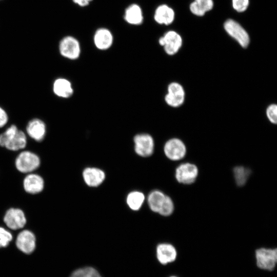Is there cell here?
<instances>
[{
  "label": "cell",
  "instance_id": "14",
  "mask_svg": "<svg viewBox=\"0 0 277 277\" xmlns=\"http://www.w3.org/2000/svg\"><path fill=\"white\" fill-rule=\"evenodd\" d=\"M156 258L162 265H166L174 262L177 256L175 248L169 243L159 244L156 249Z\"/></svg>",
  "mask_w": 277,
  "mask_h": 277
},
{
  "label": "cell",
  "instance_id": "21",
  "mask_svg": "<svg viewBox=\"0 0 277 277\" xmlns=\"http://www.w3.org/2000/svg\"><path fill=\"white\" fill-rule=\"evenodd\" d=\"M213 6L212 0H195L190 4V9L194 15L202 16L206 12L211 10Z\"/></svg>",
  "mask_w": 277,
  "mask_h": 277
},
{
  "label": "cell",
  "instance_id": "30",
  "mask_svg": "<svg viewBox=\"0 0 277 277\" xmlns=\"http://www.w3.org/2000/svg\"><path fill=\"white\" fill-rule=\"evenodd\" d=\"M8 120V115L4 109L0 107V128L4 126Z\"/></svg>",
  "mask_w": 277,
  "mask_h": 277
},
{
  "label": "cell",
  "instance_id": "19",
  "mask_svg": "<svg viewBox=\"0 0 277 277\" xmlns=\"http://www.w3.org/2000/svg\"><path fill=\"white\" fill-rule=\"evenodd\" d=\"M124 17L125 21L130 25L142 24L144 16L141 7L136 4H131L125 9Z\"/></svg>",
  "mask_w": 277,
  "mask_h": 277
},
{
  "label": "cell",
  "instance_id": "28",
  "mask_svg": "<svg viewBox=\"0 0 277 277\" xmlns=\"http://www.w3.org/2000/svg\"><path fill=\"white\" fill-rule=\"evenodd\" d=\"M266 116L269 121L272 124L277 123V106L272 104L268 106L266 111Z\"/></svg>",
  "mask_w": 277,
  "mask_h": 277
},
{
  "label": "cell",
  "instance_id": "29",
  "mask_svg": "<svg viewBox=\"0 0 277 277\" xmlns=\"http://www.w3.org/2000/svg\"><path fill=\"white\" fill-rule=\"evenodd\" d=\"M249 5V0H232V6L239 12L245 11Z\"/></svg>",
  "mask_w": 277,
  "mask_h": 277
},
{
  "label": "cell",
  "instance_id": "13",
  "mask_svg": "<svg viewBox=\"0 0 277 277\" xmlns=\"http://www.w3.org/2000/svg\"><path fill=\"white\" fill-rule=\"evenodd\" d=\"M93 43L96 48L100 50L109 49L113 43V34L107 28H99L94 33Z\"/></svg>",
  "mask_w": 277,
  "mask_h": 277
},
{
  "label": "cell",
  "instance_id": "16",
  "mask_svg": "<svg viewBox=\"0 0 277 277\" xmlns=\"http://www.w3.org/2000/svg\"><path fill=\"white\" fill-rule=\"evenodd\" d=\"M25 190L30 194H36L42 191L44 187L43 179L39 175L30 173L27 175L23 181Z\"/></svg>",
  "mask_w": 277,
  "mask_h": 277
},
{
  "label": "cell",
  "instance_id": "18",
  "mask_svg": "<svg viewBox=\"0 0 277 277\" xmlns=\"http://www.w3.org/2000/svg\"><path fill=\"white\" fill-rule=\"evenodd\" d=\"M175 13L174 10L165 4L159 6L154 14V21L159 24L168 25L174 21Z\"/></svg>",
  "mask_w": 277,
  "mask_h": 277
},
{
  "label": "cell",
  "instance_id": "15",
  "mask_svg": "<svg viewBox=\"0 0 277 277\" xmlns=\"http://www.w3.org/2000/svg\"><path fill=\"white\" fill-rule=\"evenodd\" d=\"M83 177L84 182L88 186L95 187L104 182L105 173L99 168L88 167L84 170Z\"/></svg>",
  "mask_w": 277,
  "mask_h": 277
},
{
  "label": "cell",
  "instance_id": "24",
  "mask_svg": "<svg viewBox=\"0 0 277 277\" xmlns=\"http://www.w3.org/2000/svg\"><path fill=\"white\" fill-rule=\"evenodd\" d=\"M233 172L235 182L239 186H242L246 184L251 173L248 168L243 166L234 167Z\"/></svg>",
  "mask_w": 277,
  "mask_h": 277
},
{
  "label": "cell",
  "instance_id": "1",
  "mask_svg": "<svg viewBox=\"0 0 277 277\" xmlns=\"http://www.w3.org/2000/svg\"><path fill=\"white\" fill-rule=\"evenodd\" d=\"M27 144L25 133L12 125L0 134V145L11 151L24 148Z\"/></svg>",
  "mask_w": 277,
  "mask_h": 277
},
{
  "label": "cell",
  "instance_id": "32",
  "mask_svg": "<svg viewBox=\"0 0 277 277\" xmlns=\"http://www.w3.org/2000/svg\"><path fill=\"white\" fill-rule=\"evenodd\" d=\"M170 277H177V276H174V275H172V276H171Z\"/></svg>",
  "mask_w": 277,
  "mask_h": 277
},
{
  "label": "cell",
  "instance_id": "31",
  "mask_svg": "<svg viewBox=\"0 0 277 277\" xmlns=\"http://www.w3.org/2000/svg\"><path fill=\"white\" fill-rule=\"evenodd\" d=\"M93 0H72L73 2L80 7H85L88 6Z\"/></svg>",
  "mask_w": 277,
  "mask_h": 277
},
{
  "label": "cell",
  "instance_id": "11",
  "mask_svg": "<svg viewBox=\"0 0 277 277\" xmlns=\"http://www.w3.org/2000/svg\"><path fill=\"white\" fill-rule=\"evenodd\" d=\"M4 222L10 229L18 230L23 228L26 224L25 215L20 209H9L4 216Z\"/></svg>",
  "mask_w": 277,
  "mask_h": 277
},
{
  "label": "cell",
  "instance_id": "10",
  "mask_svg": "<svg viewBox=\"0 0 277 277\" xmlns=\"http://www.w3.org/2000/svg\"><path fill=\"white\" fill-rule=\"evenodd\" d=\"M185 91L183 86L177 82H172L167 87V93L165 96V101L169 106L178 107L184 102Z\"/></svg>",
  "mask_w": 277,
  "mask_h": 277
},
{
  "label": "cell",
  "instance_id": "17",
  "mask_svg": "<svg viewBox=\"0 0 277 277\" xmlns=\"http://www.w3.org/2000/svg\"><path fill=\"white\" fill-rule=\"evenodd\" d=\"M26 131L28 135L32 139L39 142L42 141L45 136L46 126L42 120L34 118L28 123Z\"/></svg>",
  "mask_w": 277,
  "mask_h": 277
},
{
  "label": "cell",
  "instance_id": "25",
  "mask_svg": "<svg viewBox=\"0 0 277 277\" xmlns=\"http://www.w3.org/2000/svg\"><path fill=\"white\" fill-rule=\"evenodd\" d=\"M70 277H102L98 272L94 268L87 267L79 268L74 271Z\"/></svg>",
  "mask_w": 277,
  "mask_h": 277
},
{
  "label": "cell",
  "instance_id": "23",
  "mask_svg": "<svg viewBox=\"0 0 277 277\" xmlns=\"http://www.w3.org/2000/svg\"><path fill=\"white\" fill-rule=\"evenodd\" d=\"M144 200L145 195L142 192L134 191L128 194L126 202L131 209L136 211L141 208Z\"/></svg>",
  "mask_w": 277,
  "mask_h": 277
},
{
  "label": "cell",
  "instance_id": "22",
  "mask_svg": "<svg viewBox=\"0 0 277 277\" xmlns=\"http://www.w3.org/2000/svg\"><path fill=\"white\" fill-rule=\"evenodd\" d=\"M166 195L157 190L152 191L148 196V203L150 209L159 213L165 199Z\"/></svg>",
  "mask_w": 277,
  "mask_h": 277
},
{
  "label": "cell",
  "instance_id": "9",
  "mask_svg": "<svg viewBox=\"0 0 277 277\" xmlns=\"http://www.w3.org/2000/svg\"><path fill=\"white\" fill-rule=\"evenodd\" d=\"M186 151L185 144L177 138L169 139L164 146L165 155L172 161H179L183 159L186 155Z\"/></svg>",
  "mask_w": 277,
  "mask_h": 277
},
{
  "label": "cell",
  "instance_id": "7",
  "mask_svg": "<svg viewBox=\"0 0 277 277\" xmlns=\"http://www.w3.org/2000/svg\"><path fill=\"white\" fill-rule=\"evenodd\" d=\"M182 38L180 35L174 31H169L159 39V44L164 47L168 55L176 54L182 45Z\"/></svg>",
  "mask_w": 277,
  "mask_h": 277
},
{
  "label": "cell",
  "instance_id": "27",
  "mask_svg": "<svg viewBox=\"0 0 277 277\" xmlns=\"http://www.w3.org/2000/svg\"><path fill=\"white\" fill-rule=\"evenodd\" d=\"M12 239L13 236L10 232L0 227V248L8 246Z\"/></svg>",
  "mask_w": 277,
  "mask_h": 277
},
{
  "label": "cell",
  "instance_id": "8",
  "mask_svg": "<svg viewBox=\"0 0 277 277\" xmlns=\"http://www.w3.org/2000/svg\"><path fill=\"white\" fill-rule=\"evenodd\" d=\"M224 27L227 33L243 48L248 46L250 42L249 35L238 23L232 19H228L225 22Z\"/></svg>",
  "mask_w": 277,
  "mask_h": 277
},
{
  "label": "cell",
  "instance_id": "20",
  "mask_svg": "<svg viewBox=\"0 0 277 277\" xmlns=\"http://www.w3.org/2000/svg\"><path fill=\"white\" fill-rule=\"evenodd\" d=\"M53 91L57 96L65 98L70 97L73 93L71 82L65 78H58L54 81Z\"/></svg>",
  "mask_w": 277,
  "mask_h": 277
},
{
  "label": "cell",
  "instance_id": "12",
  "mask_svg": "<svg viewBox=\"0 0 277 277\" xmlns=\"http://www.w3.org/2000/svg\"><path fill=\"white\" fill-rule=\"evenodd\" d=\"M16 246L23 252L26 254L31 253L36 246L35 235L29 230H22L16 237Z\"/></svg>",
  "mask_w": 277,
  "mask_h": 277
},
{
  "label": "cell",
  "instance_id": "33",
  "mask_svg": "<svg viewBox=\"0 0 277 277\" xmlns=\"http://www.w3.org/2000/svg\"><path fill=\"white\" fill-rule=\"evenodd\" d=\"M0 1H1V0H0Z\"/></svg>",
  "mask_w": 277,
  "mask_h": 277
},
{
  "label": "cell",
  "instance_id": "3",
  "mask_svg": "<svg viewBox=\"0 0 277 277\" xmlns=\"http://www.w3.org/2000/svg\"><path fill=\"white\" fill-rule=\"evenodd\" d=\"M16 169L22 173H30L40 165V159L37 155L29 151L21 152L15 162Z\"/></svg>",
  "mask_w": 277,
  "mask_h": 277
},
{
  "label": "cell",
  "instance_id": "2",
  "mask_svg": "<svg viewBox=\"0 0 277 277\" xmlns=\"http://www.w3.org/2000/svg\"><path fill=\"white\" fill-rule=\"evenodd\" d=\"M256 264L261 269L272 271L277 263L276 248H260L255 251Z\"/></svg>",
  "mask_w": 277,
  "mask_h": 277
},
{
  "label": "cell",
  "instance_id": "5",
  "mask_svg": "<svg viewBox=\"0 0 277 277\" xmlns=\"http://www.w3.org/2000/svg\"><path fill=\"white\" fill-rule=\"evenodd\" d=\"M133 142L134 151L138 155L148 157L153 154L154 142L149 134L142 133L136 134L133 137Z\"/></svg>",
  "mask_w": 277,
  "mask_h": 277
},
{
  "label": "cell",
  "instance_id": "26",
  "mask_svg": "<svg viewBox=\"0 0 277 277\" xmlns=\"http://www.w3.org/2000/svg\"><path fill=\"white\" fill-rule=\"evenodd\" d=\"M174 209V205L173 201L170 197L166 195L165 200L159 213L164 216H169L173 213Z\"/></svg>",
  "mask_w": 277,
  "mask_h": 277
},
{
  "label": "cell",
  "instance_id": "6",
  "mask_svg": "<svg viewBox=\"0 0 277 277\" xmlns=\"http://www.w3.org/2000/svg\"><path fill=\"white\" fill-rule=\"evenodd\" d=\"M199 174L197 166L190 163H184L177 167L175 171L176 181L181 184L190 185L193 183Z\"/></svg>",
  "mask_w": 277,
  "mask_h": 277
},
{
  "label": "cell",
  "instance_id": "4",
  "mask_svg": "<svg viewBox=\"0 0 277 277\" xmlns=\"http://www.w3.org/2000/svg\"><path fill=\"white\" fill-rule=\"evenodd\" d=\"M58 47L60 54L70 60H76L81 53L79 41L72 36L64 37L60 41Z\"/></svg>",
  "mask_w": 277,
  "mask_h": 277
}]
</instances>
